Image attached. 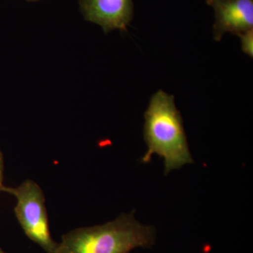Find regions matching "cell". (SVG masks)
I'll return each instance as SVG.
<instances>
[{"instance_id":"obj_8","label":"cell","mask_w":253,"mask_h":253,"mask_svg":"<svg viewBox=\"0 0 253 253\" xmlns=\"http://www.w3.org/2000/svg\"><path fill=\"white\" fill-rule=\"evenodd\" d=\"M0 253H4V251H3V250L1 249V248H0Z\"/></svg>"},{"instance_id":"obj_9","label":"cell","mask_w":253,"mask_h":253,"mask_svg":"<svg viewBox=\"0 0 253 253\" xmlns=\"http://www.w3.org/2000/svg\"><path fill=\"white\" fill-rule=\"evenodd\" d=\"M28 1H38V0H28Z\"/></svg>"},{"instance_id":"obj_6","label":"cell","mask_w":253,"mask_h":253,"mask_svg":"<svg viewBox=\"0 0 253 253\" xmlns=\"http://www.w3.org/2000/svg\"><path fill=\"white\" fill-rule=\"evenodd\" d=\"M243 51L251 58L253 56V29L239 35Z\"/></svg>"},{"instance_id":"obj_4","label":"cell","mask_w":253,"mask_h":253,"mask_svg":"<svg viewBox=\"0 0 253 253\" xmlns=\"http://www.w3.org/2000/svg\"><path fill=\"white\" fill-rule=\"evenodd\" d=\"M214 11V41L219 42L226 33L243 34L253 29V0H206Z\"/></svg>"},{"instance_id":"obj_3","label":"cell","mask_w":253,"mask_h":253,"mask_svg":"<svg viewBox=\"0 0 253 253\" xmlns=\"http://www.w3.org/2000/svg\"><path fill=\"white\" fill-rule=\"evenodd\" d=\"M2 191L16 198L15 214L26 235L46 253H56L58 244L50 234L44 195L38 184L27 179L17 187L4 186Z\"/></svg>"},{"instance_id":"obj_7","label":"cell","mask_w":253,"mask_h":253,"mask_svg":"<svg viewBox=\"0 0 253 253\" xmlns=\"http://www.w3.org/2000/svg\"><path fill=\"white\" fill-rule=\"evenodd\" d=\"M4 161H3V156L0 151V191H2L4 184H3V177H4Z\"/></svg>"},{"instance_id":"obj_1","label":"cell","mask_w":253,"mask_h":253,"mask_svg":"<svg viewBox=\"0 0 253 253\" xmlns=\"http://www.w3.org/2000/svg\"><path fill=\"white\" fill-rule=\"evenodd\" d=\"M144 118V138L148 150L141 163H149L153 155H158L164 159L166 175L184 165L194 163L173 95L158 91L151 97Z\"/></svg>"},{"instance_id":"obj_2","label":"cell","mask_w":253,"mask_h":253,"mask_svg":"<svg viewBox=\"0 0 253 253\" xmlns=\"http://www.w3.org/2000/svg\"><path fill=\"white\" fill-rule=\"evenodd\" d=\"M154 226L143 225L134 213L122 214L103 225L80 228L62 236L56 253H129L155 244Z\"/></svg>"},{"instance_id":"obj_5","label":"cell","mask_w":253,"mask_h":253,"mask_svg":"<svg viewBox=\"0 0 253 253\" xmlns=\"http://www.w3.org/2000/svg\"><path fill=\"white\" fill-rule=\"evenodd\" d=\"M84 19L99 25L105 33L126 31L134 15L132 0H80Z\"/></svg>"}]
</instances>
